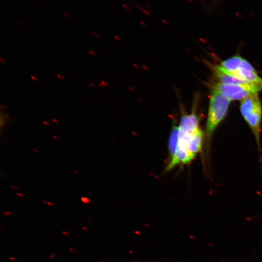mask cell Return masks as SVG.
Returning a JSON list of instances; mask_svg holds the SVG:
<instances>
[{"label":"cell","mask_w":262,"mask_h":262,"mask_svg":"<svg viewBox=\"0 0 262 262\" xmlns=\"http://www.w3.org/2000/svg\"><path fill=\"white\" fill-rule=\"evenodd\" d=\"M243 59L241 56L235 55L223 61L219 66L223 71L231 74L237 70Z\"/></svg>","instance_id":"8992f818"},{"label":"cell","mask_w":262,"mask_h":262,"mask_svg":"<svg viewBox=\"0 0 262 262\" xmlns=\"http://www.w3.org/2000/svg\"><path fill=\"white\" fill-rule=\"evenodd\" d=\"M31 78L34 81H38V79L35 76H31Z\"/></svg>","instance_id":"9a60e30c"},{"label":"cell","mask_w":262,"mask_h":262,"mask_svg":"<svg viewBox=\"0 0 262 262\" xmlns=\"http://www.w3.org/2000/svg\"><path fill=\"white\" fill-rule=\"evenodd\" d=\"M240 111L255 137L258 146L260 147L262 108L258 94H255L242 99Z\"/></svg>","instance_id":"3957f363"},{"label":"cell","mask_w":262,"mask_h":262,"mask_svg":"<svg viewBox=\"0 0 262 262\" xmlns=\"http://www.w3.org/2000/svg\"><path fill=\"white\" fill-rule=\"evenodd\" d=\"M33 150L34 152H39V150L38 149H33Z\"/></svg>","instance_id":"cb8c5ba5"},{"label":"cell","mask_w":262,"mask_h":262,"mask_svg":"<svg viewBox=\"0 0 262 262\" xmlns=\"http://www.w3.org/2000/svg\"><path fill=\"white\" fill-rule=\"evenodd\" d=\"M229 103V99L213 88L210 96L206 126V135L208 140H210L215 128L225 116Z\"/></svg>","instance_id":"7a4b0ae2"},{"label":"cell","mask_w":262,"mask_h":262,"mask_svg":"<svg viewBox=\"0 0 262 262\" xmlns=\"http://www.w3.org/2000/svg\"><path fill=\"white\" fill-rule=\"evenodd\" d=\"M178 126L175 124L173 127L168 140V149L170 157H171L174 154L178 140Z\"/></svg>","instance_id":"52a82bcc"},{"label":"cell","mask_w":262,"mask_h":262,"mask_svg":"<svg viewBox=\"0 0 262 262\" xmlns=\"http://www.w3.org/2000/svg\"><path fill=\"white\" fill-rule=\"evenodd\" d=\"M18 196H21V197H23L24 196V195L21 193H17L16 194Z\"/></svg>","instance_id":"e0dca14e"},{"label":"cell","mask_w":262,"mask_h":262,"mask_svg":"<svg viewBox=\"0 0 262 262\" xmlns=\"http://www.w3.org/2000/svg\"><path fill=\"white\" fill-rule=\"evenodd\" d=\"M229 75L240 80L262 86V78L259 76L254 68L246 59H243L237 70Z\"/></svg>","instance_id":"5b68a950"},{"label":"cell","mask_w":262,"mask_h":262,"mask_svg":"<svg viewBox=\"0 0 262 262\" xmlns=\"http://www.w3.org/2000/svg\"><path fill=\"white\" fill-rule=\"evenodd\" d=\"M53 137L56 139H58L59 138L58 136H56V135H53Z\"/></svg>","instance_id":"7402d4cb"},{"label":"cell","mask_w":262,"mask_h":262,"mask_svg":"<svg viewBox=\"0 0 262 262\" xmlns=\"http://www.w3.org/2000/svg\"><path fill=\"white\" fill-rule=\"evenodd\" d=\"M25 4L28 6L29 7H32L33 6V4L31 2L29 1H26L25 2Z\"/></svg>","instance_id":"30bf717a"},{"label":"cell","mask_w":262,"mask_h":262,"mask_svg":"<svg viewBox=\"0 0 262 262\" xmlns=\"http://www.w3.org/2000/svg\"><path fill=\"white\" fill-rule=\"evenodd\" d=\"M43 124L47 125V126H49L50 125V123L48 122V121H43Z\"/></svg>","instance_id":"2e32d148"},{"label":"cell","mask_w":262,"mask_h":262,"mask_svg":"<svg viewBox=\"0 0 262 262\" xmlns=\"http://www.w3.org/2000/svg\"><path fill=\"white\" fill-rule=\"evenodd\" d=\"M0 61L1 63H4L5 62L4 60L2 59V58L0 59Z\"/></svg>","instance_id":"44dd1931"},{"label":"cell","mask_w":262,"mask_h":262,"mask_svg":"<svg viewBox=\"0 0 262 262\" xmlns=\"http://www.w3.org/2000/svg\"><path fill=\"white\" fill-rule=\"evenodd\" d=\"M9 259L10 260H16V258H14V257H10Z\"/></svg>","instance_id":"d4e9b609"},{"label":"cell","mask_w":262,"mask_h":262,"mask_svg":"<svg viewBox=\"0 0 262 262\" xmlns=\"http://www.w3.org/2000/svg\"><path fill=\"white\" fill-rule=\"evenodd\" d=\"M178 130L176 150L170 157L167 170L189 164L202 148L203 134L195 109L190 114H182Z\"/></svg>","instance_id":"6da1fadb"},{"label":"cell","mask_w":262,"mask_h":262,"mask_svg":"<svg viewBox=\"0 0 262 262\" xmlns=\"http://www.w3.org/2000/svg\"><path fill=\"white\" fill-rule=\"evenodd\" d=\"M38 8L39 9H41L42 8V6L41 5H40V6H38Z\"/></svg>","instance_id":"4316f807"},{"label":"cell","mask_w":262,"mask_h":262,"mask_svg":"<svg viewBox=\"0 0 262 262\" xmlns=\"http://www.w3.org/2000/svg\"><path fill=\"white\" fill-rule=\"evenodd\" d=\"M70 0V1H73V0Z\"/></svg>","instance_id":"83f0119b"},{"label":"cell","mask_w":262,"mask_h":262,"mask_svg":"<svg viewBox=\"0 0 262 262\" xmlns=\"http://www.w3.org/2000/svg\"><path fill=\"white\" fill-rule=\"evenodd\" d=\"M81 200H82V202H83L84 203H88L90 202V199L88 198L85 196H82L81 198Z\"/></svg>","instance_id":"ba28073f"},{"label":"cell","mask_w":262,"mask_h":262,"mask_svg":"<svg viewBox=\"0 0 262 262\" xmlns=\"http://www.w3.org/2000/svg\"><path fill=\"white\" fill-rule=\"evenodd\" d=\"M57 76L58 78H59L61 80H64V77L61 75H60V74H58L57 75Z\"/></svg>","instance_id":"4fadbf2b"},{"label":"cell","mask_w":262,"mask_h":262,"mask_svg":"<svg viewBox=\"0 0 262 262\" xmlns=\"http://www.w3.org/2000/svg\"><path fill=\"white\" fill-rule=\"evenodd\" d=\"M25 11H26V12H27L28 14H30V15H32V14H33V13H32L31 10H30V9H27V8H26V9H25Z\"/></svg>","instance_id":"8fae6325"},{"label":"cell","mask_w":262,"mask_h":262,"mask_svg":"<svg viewBox=\"0 0 262 262\" xmlns=\"http://www.w3.org/2000/svg\"><path fill=\"white\" fill-rule=\"evenodd\" d=\"M64 15L66 16V17H67V18H70V15L69 14H68V13H66V12H64Z\"/></svg>","instance_id":"5bb4252c"},{"label":"cell","mask_w":262,"mask_h":262,"mask_svg":"<svg viewBox=\"0 0 262 262\" xmlns=\"http://www.w3.org/2000/svg\"><path fill=\"white\" fill-rule=\"evenodd\" d=\"M17 22L18 24H20V25H22V26L23 25V24H22L20 21H17Z\"/></svg>","instance_id":"484cf974"},{"label":"cell","mask_w":262,"mask_h":262,"mask_svg":"<svg viewBox=\"0 0 262 262\" xmlns=\"http://www.w3.org/2000/svg\"><path fill=\"white\" fill-rule=\"evenodd\" d=\"M89 53L93 55H95V54L94 53V52L92 51V50H90L89 51Z\"/></svg>","instance_id":"d6986e66"},{"label":"cell","mask_w":262,"mask_h":262,"mask_svg":"<svg viewBox=\"0 0 262 262\" xmlns=\"http://www.w3.org/2000/svg\"><path fill=\"white\" fill-rule=\"evenodd\" d=\"M42 202L43 203L47 204V205H50V206L54 205V203L52 202L47 201L45 200H43Z\"/></svg>","instance_id":"9c48e42d"},{"label":"cell","mask_w":262,"mask_h":262,"mask_svg":"<svg viewBox=\"0 0 262 262\" xmlns=\"http://www.w3.org/2000/svg\"><path fill=\"white\" fill-rule=\"evenodd\" d=\"M230 100L243 99L262 90V86L251 82L242 84L216 83L213 87Z\"/></svg>","instance_id":"277c9868"},{"label":"cell","mask_w":262,"mask_h":262,"mask_svg":"<svg viewBox=\"0 0 262 262\" xmlns=\"http://www.w3.org/2000/svg\"><path fill=\"white\" fill-rule=\"evenodd\" d=\"M63 233H64V234H65L66 235H69V234L67 232H65V231H63Z\"/></svg>","instance_id":"603a6c76"},{"label":"cell","mask_w":262,"mask_h":262,"mask_svg":"<svg viewBox=\"0 0 262 262\" xmlns=\"http://www.w3.org/2000/svg\"><path fill=\"white\" fill-rule=\"evenodd\" d=\"M13 213L11 212H4L3 213V214L5 215H10L12 214Z\"/></svg>","instance_id":"7c38bea8"},{"label":"cell","mask_w":262,"mask_h":262,"mask_svg":"<svg viewBox=\"0 0 262 262\" xmlns=\"http://www.w3.org/2000/svg\"><path fill=\"white\" fill-rule=\"evenodd\" d=\"M12 188L15 189H17L18 187L16 186L12 185L11 186Z\"/></svg>","instance_id":"ffe728a7"},{"label":"cell","mask_w":262,"mask_h":262,"mask_svg":"<svg viewBox=\"0 0 262 262\" xmlns=\"http://www.w3.org/2000/svg\"><path fill=\"white\" fill-rule=\"evenodd\" d=\"M52 121L53 122L55 123H59V121L58 120H56L55 119H54V118L52 119Z\"/></svg>","instance_id":"ac0fdd59"}]
</instances>
